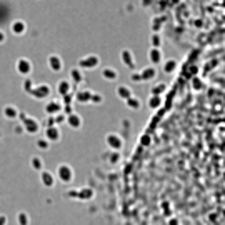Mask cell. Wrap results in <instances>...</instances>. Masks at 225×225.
Returning a JSON list of instances; mask_svg holds the SVG:
<instances>
[{"instance_id":"cell-4","label":"cell","mask_w":225,"mask_h":225,"mask_svg":"<svg viewBox=\"0 0 225 225\" xmlns=\"http://www.w3.org/2000/svg\"><path fill=\"white\" fill-rule=\"evenodd\" d=\"M39 147H42V149H47V144H45V142H39Z\"/></svg>"},{"instance_id":"cell-1","label":"cell","mask_w":225,"mask_h":225,"mask_svg":"<svg viewBox=\"0 0 225 225\" xmlns=\"http://www.w3.org/2000/svg\"><path fill=\"white\" fill-rule=\"evenodd\" d=\"M59 175H60V178L62 180H70L72 178V170H70V167H67V165H60L59 167Z\"/></svg>"},{"instance_id":"cell-2","label":"cell","mask_w":225,"mask_h":225,"mask_svg":"<svg viewBox=\"0 0 225 225\" xmlns=\"http://www.w3.org/2000/svg\"><path fill=\"white\" fill-rule=\"evenodd\" d=\"M47 135H48L50 138H55V140H57V138H59V130H57V129H48Z\"/></svg>"},{"instance_id":"cell-3","label":"cell","mask_w":225,"mask_h":225,"mask_svg":"<svg viewBox=\"0 0 225 225\" xmlns=\"http://www.w3.org/2000/svg\"><path fill=\"white\" fill-rule=\"evenodd\" d=\"M42 180L45 182V185H48V187L52 185V178H50V175H48L47 172H45V174H42Z\"/></svg>"}]
</instances>
